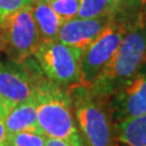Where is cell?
Wrapping results in <instances>:
<instances>
[{
	"label": "cell",
	"mask_w": 146,
	"mask_h": 146,
	"mask_svg": "<svg viewBox=\"0 0 146 146\" xmlns=\"http://www.w3.org/2000/svg\"><path fill=\"white\" fill-rule=\"evenodd\" d=\"M34 100L38 125L44 135L67 142L72 146H84L68 89L49 80L40 68L35 76Z\"/></svg>",
	"instance_id": "cell-1"
},
{
	"label": "cell",
	"mask_w": 146,
	"mask_h": 146,
	"mask_svg": "<svg viewBox=\"0 0 146 146\" xmlns=\"http://www.w3.org/2000/svg\"><path fill=\"white\" fill-rule=\"evenodd\" d=\"M146 65V25L143 20L125 33L115 54L89 86L95 95L108 99L129 84Z\"/></svg>",
	"instance_id": "cell-2"
},
{
	"label": "cell",
	"mask_w": 146,
	"mask_h": 146,
	"mask_svg": "<svg viewBox=\"0 0 146 146\" xmlns=\"http://www.w3.org/2000/svg\"><path fill=\"white\" fill-rule=\"evenodd\" d=\"M68 91L84 146H117L115 123L107 100L95 95L84 84L74 86Z\"/></svg>",
	"instance_id": "cell-3"
},
{
	"label": "cell",
	"mask_w": 146,
	"mask_h": 146,
	"mask_svg": "<svg viewBox=\"0 0 146 146\" xmlns=\"http://www.w3.org/2000/svg\"><path fill=\"white\" fill-rule=\"evenodd\" d=\"M84 51L58 40L40 41L34 53L41 73L63 88L80 84V62Z\"/></svg>",
	"instance_id": "cell-4"
},
{
	"label": "cell",
	"mask_w": 146,
	"mask_h": 146,
	"mask_svg": "<svg viewBox=\"0 0 146 146\" xmlns=\"http://www.w3.org/2000/svg\"><path fill=\"white\" fill-rule=\"evenodd\" d=\"M31 3L0 23V51L14 62H24L31 58L40 42Z\"/></svg>",
	"instance_id": "cell-5"
},
{
	"label": "cell",
	"mask_w": 146,
	"mask_h": 146,
	"mask_svg": "<svg viewBox=\"0 0 146 146\" xmlns=\"http://www.w3.org/2000/svg\"><path fill=\"white\" fill-rule=\"evenodd\" d=\"M39 66L31 58L24 62H0V116L34 95L35 76Z\"/></svg>",
	"instance_id": "cell-6"
},
{
	"label": "cell",
	"mask_w": 146,
	"mask_h": 146,
	"mask_svg": "<svg viewBox=\"0 0 146 146\" xmlns=\"http://www.w3.org/2000/svg\"><path fill=\"white\" fill-rule=\"evenodd\" d=\"M125 22L111 19L100 36L82 53L80 62V84L89 87L110 62L130 28Z\"/></svg>",
	"instance_id": "cell-7"
},
{
	"label": "cell",
	"mask_w": 146,
	"mask_h": 146,
	"mask_svg": "<svg viewBox=\"0 0 146 146\" xmlns=\"http://www.w3.org/2000/svg\"><path fill=\"white\" fill-rule=\"evenodd\" d=\"M113 122L135 118L146 114V65L129 84L107 99Z\"/></svg>",
	"instance_id": "cell-8"
},
{
	"label": "cell",
	"mask_w": 146,
	"mask_h": 146,
	"mask_svg": "<svg viewBox=\"0 0 146 146\" xmlns=\"http://www.w3.org/2000/svg\"><path fill=\"white\" fill-rule=\"evenodd\" d=\"M111 17L79 19L63 22L58 28V40L66 46L84 51L108 25Z\"/></svg>",
	"instance_id": "cell-9"
},
{
	"label": "cell",
	"mask_w": 146,
	"mask_h": 146,
	"mask_svg": "<svg viewBox=\"0 0 146 146\" xmlns=\"http://www.w3.org/2000/svg\"><path fill=\"white\" fill-rule=\"evenodd\" d=\"M5 131L8 134L16 132L42 133L37 120L36 104L34 95L28 101L15 106L3 117Z\"/></svg>",
	"instance_id": "cell-10"
},
{
	"label": "cell",
	"mask_w": 146,
	"mask_h": 146,
	"mask_svg": "<svg viewBox=\"0 0 146 146\" xmlns=\"http://www.w3.org/2000/svg\"><path fill=\"white\" fill-rule=\"evenodd\" d=\"M31 5L40 41L58 40V28L62 22L53 11L49 0H33Z\"/></svg>",
	"instance_id": "cell-11"
},
{
	"label": "cell",
	"mask_w": 146,
	"mask_h": 146,
	"mask_svg": "<svg viewBox=\"0 0 146 146\" xmlns=\"http://www.w3.org/2000/svg\"><path fill=\"white\" fill-rule=\"evenodd\" d=\"M117 142L128 146H146V114L115 125Z\"/></svg>",
	"instance_id": "cell-12"
},
{
	"label": "cell",
	"mask_w": 146,
	"mask_h": 146,
	"mask_svg": "<svg viewBox=\"0 0 146 146\" xmlns=\"http://www.w3.org/2000/svg\"><path fill=\"white\" fill-rule=\"evenodd\" d=\"M119 13L118 0H80L77 17H116Z\"/></svg>",
	"instance_id": "cell-13"
},
{
	"label": "cell",
	"mask_w": 146,
	"mask_h": 146,
	"mask_svg": "<svg viewBox=\"0 0 146 146\" xmlns=\"http://www.w3.org/2000/svg\"><path fill=\"white\" fill-rule=\"evenodd\" d=\"M119 13L116 17L125 22L128 25L133 26L135 23L142 20L143 2L142 0H118Z\"/></svg>",
	"instance_id": "cell-14"
},
{
	"label": "cell",
	"mask_w": 146,
	"mask_h": 146,
	"mask_svg": "<svg viewBox=\"0 0 146 146\" xmlns=\"http://www.w3.org/2000/svg\"><path fill=\"white\" fill-rule=\"evenodd\" d=\"M47 136L37 132H16L8 134L9 146H46Z\"/></svg>",
	"instance_id": "cell-15"
},
{
	"label": "cell",
	"mask_w": 146,
	"mask_h": 146,
	"mask_svg": "<svg viewBox=\"0 0 146 146\" xmlns=\"http://www.w3.org/2000/svg\"><path fill=\"white\" fill-rule=\"evenodd\" d=\"M49 2L62 23L77 17L80 0H49Z\"/></svg>",
	"instance_id": "cell-16"
},
{
	"label": "cell",
	"mask_w": 146,
	"mask_h": 146,
	"mask_svg": "<svg viewBox=\"0 0 146 146\" xmlns=\"http://www.w3.org/2000/svg\"><path fill=\"white\" fill-rule=\"evenodd\" d=\"M31 0H0V23L7 16L31 3Z\"/></svg>",
	"instance_id": "cell-17"
},
{
	"label": "cell",
	"mask_w": 146,
	"mask_h": 146,
	"mask_svg": "<svg viewBox=\"0 0 146 146\" xmlns=\"http://www.w3.org/2000/svg\"><path fill=\"white\" fill-rule=\"evenodd\" d=\"M0 146H9L8 143V133L5 131L3 117L0 116Z\"/></svg>",
	"instance_id": "cell-18"
},
{
	"label": "cell",
	"mask_w": 146,
	"mask_h": 146,
	"mask_svg": "<svg viewBox=\"0 0 146 146\" xmlns=\"http://www.w3.org/2000/svg\"><path fill=\"white\" fill-rule=\"evenodd\" d=\"M46 146H72V145H70V144H68L67 142L62 141V140H58V139H51V137H47Z\"/></svg>",
	"instance_id": "cell-19"
},
{
	"label": "cell",
	"mask_w": 146,
	"mask_h": 146,
	"mask_svg": "<svg viewBox=\"0 0 146 146\" xmlns=\"http://www.w3.org/2000/svg\"><path fill=\"white\" fill-rule=\"evenodd\" d=\"M142 20L144 22V24L146 25V3L143 8V12H142Z\"/></svg>",
	"instance_id": "cell-20"
},
{
	"label": "cell",
	"mask_w": 146,
	"mask_h": 146,
	"mask_svg": "<svg viewBox=\"0 0 146 146\" xmlns=\"http://www.w3.org/2000/svg\"><path fill=\"white\" fill-rule=\"evenodd\" d=\"M117 146H128V145H125V144H122V143H119V142H118Z\"/></svg>",
	"instance_id": "cell-21"
},
{
	"label": "cell",
	"mask_w": 146,
	"mask_h": 146,
	"mask_svg": "<svg viewBox=\"0 0 146 146\" xmlns=\"http://www.w3.org/2000/svg\"><path fill=\"white\" fill-rule=\"evenodd\" d=\"M142 2H143V8H144V5H145V3H146V0H142Z\"/></svg>",
	"instance_id": "cell-22"
},
{
	"label": "cell",
	"mask_w": 146,
	"mask_h": 146,
	"mask_svg": "<svg viewBox=\"0 0 146 146\" xmlns=\"http://www.w3.org/2000/svg\"><path fill=\"white\" fill-rule=\"evenodd\" d=\"M31 1H33V0H31Z\"/></svg>",
	"instance_id": "cell-23"
}]
</instances>
